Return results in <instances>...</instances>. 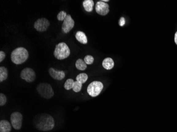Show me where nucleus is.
I'll use <instances>...</instances> for the list:
<instances>
[{
	"label": "nucleus",
	"mask_w": 177,
	"mask_h": 132,
	"mask_svg": "<svg viewBox=\"0 0 177 132\" xmlns=\"http://www.w3.org/2000/svg\"><path fill=\"white\" fill-rule=\"evenodd\" d=\"M33 123L35 128L41 131L52 130L55 126L54 119L47 114L37 115L34 117Z\"/></svg>",
	"instance_id": "nucleus-1"
},
{
	"label": "nucleus",
	"mask_w": 177,
	"mask_h": 132,
	"mask_svg": "<svg viewBox=\"0 0 177 132\" xmlns=\"http://www.w3.org/2000/svg\"><path fill=\"white\" fill-rule=\"evenodd\" d=\"M29 57L27 50L23 47L15 49L11 54V59L14 64H20L25 62Z\"/></svg>",
	"instance_id": "nucleus-2"
},
{
	"label": "nucleus",
	"mask_w": 177,
	"mask_h": 132,
	"mask_svg": "<svg viewBox=\"0 0 177 132\" xmlns=\"http://www.w3.org/2000/svg\"><path fill=\"white\" fill-rule=\"evenodd\" d=\"M70 50L68 46L64 42H60L56 46L54 55L59 60H63L69 57Z\"/></svg>",
	"instance_id": "nucleus-3"
},
{
	"label": "nucleus",
	"mask_w": 177,
	"mask_h": 132,
	"mask_svg": "<svg viewBox=\"0 0 177 132\" xmlns=\"http://www.w3.org/2000/svg\"><path fill=\"white\" fill-rule=\"evenodd\" d=\"M37 92L45 99H50L54 95L53 88L47 83H40L37 86Z\"/></svg>",
	"instance_id": "nucleus-4"
},
{
	"label": "nucleus",
	"mask_w": 177,
	"mask_h": 132,
	"mask_svg": "<svg viewBox=\"0 0 177 132\" xmlns=\"http://www.w3.org/2000/svg\"><path fill=\"white\" fill-rule=\"evenodd\" d=\"M103 84L100 82L94 81L89 85L87 88L88 94L91 97H97L103 90Z\"/></svg>",
	"instance_id": "nucleus-5"
},
{
	"label": "nucleus",
	"mask_w": 177,
	"mask_h": 132,
	"mask_svg": "<svg viewBox=\"0 0 177 132\" xmlns=\"http://www.w3.org/2000/svg\"><path fill=\"white\" fill-rule=\"evenodd\" d=\"M23 116L21 113L15 112L12 113L10 116V120L12 126L16 130H19L22 127Z\"/></svg>",
	"instance_id": "nucleus-6"
},
{
	"label": "nucleus",
	"mask_w": 177,
	"mask_h": 132,
	"mask_svg": "<svg viewBox=\"0 0 177 132\" xmlns=\"http://www.w3.org/2000/svg\"><path fill=\"white\" fill-rule=\"evenodd\" d=\"M20 77L28 82H32L35 80L36 75L34 70L30 68H25L22 70Z\"/></svg>",
	"instance_id": "nucleus-7"
},
{
	"label": "nucleus",
	"mask_w": 177,
	"mask_h": 132,
	"mask_svg": "<svg viewBox=\"0 0 177 132\" xmlns=\"http://www.w3.org/2000/svg\"><path fill=\"white\" fill-rule=\"evenodd\" d=\"M50 25V22L46 18H40L34 24V28L37 31L44 32L47 30Z\"/></svg>",
	"instance_id": "nucleus-8"
},
{
	"label": "nucleus",
	"mask_w": 177,
	"mask_h": 132,
	"mask_svg": "<svg viewBox=\"0 0 177 132\" xmlns=\"http://www.w3.org/2000/svg\"><path fill=\"white\" fill-rule=\"evenodd\" d=\"M74 21L71 17V16L68 14L63 21L62 26L63 32L65 33H69L71 30L74 28Z\"/></svg>",
	"instance_id": "nucleus-9"
},
{
	"label": "nucleus",
	"mask_w": 177,
	"mask_h": 132,
	"mask_svg": "<svg viewBox=\"0 0 177 132\" xmlns=\"http://www.w3.org/2000/svg\"><path fill=\"white\" fill-rule=\"evenodd\" d=\"M95 11L101 16H106L109 12V6L105 2L98 1L95 5Z\"/></svg>",
	"instance_id": "nucleus-10"
},
{
	"label": "nucleus",
	"mask_w": 177,
	"mask_h": 132,
	"mask_svg": "<svg viewBox=\"0 0 177 132\" xmlns=\"http://www.w3.org/2000/svg\"><path fill=\"white\" fill-rule=\"evenodd\" d=\"M49 74L53 79L57 80H62L65 77V74L63 71H57L53 68L49 69Z\"/></svg>",
	"instance_id": "nucleus-11"
},
{
	"label": "nucleus",
	"mask_w": 177,
	"mask_h": 132,
	"mask_svg": "<svg viewBox=\"0 0 177 132\" xmlns=\"http://www.w3.org/2000/svg\"><path fill=\"white\" fill-rule=\"evenodd\" d=\"M11 130V124L6 120L0 121V132H10Z\"/></svg>",
	"instance_id": "nucleus-12"
},
{
	"label": "nucleus",
	"mask_w": 177,
	"mask_h": 132,
	"mask_svg": "<svg viewBox=\"0 0 177 132\" xmlns=\"http://www.w3.org/2000/svg\"><path fill=\"white\" fill-rule=\"evenodd\" d=\"M75 38L79 42L81 43L82 44L86 45L88 43L87 37L86 36V34L82 31H78L75 34Z\"/></svg>",
	"instance_id": "nucleus-13"
},
{
	"label": "nucleus",
	"mask_w": 177,
	"mask_h": 132,
	"mask_svg": "<svg viewBox=\"0 0 177 132\" xmlns=\"http://www.w3.org/2000/svg\"><path fill=\"white\" fill-rule=\"evenodd\" d=\"M114 61L111 58H106L102 62V66L106 70H111L114 68Z\"/></svg>",
	"instance_id": "nucleus-14"
},
{
	"label": "nucleus",
	"mask_w": 177,
	"mask_h": 132,
	"mask_svg": "<svg viewBox=\"0 0 177 132\" xmlns=\"http://www.w3.org/2000/svg\"><path fill=\"white\" fill-rule=\"evenodd\" d=\"M94 6V2L92 0H84L83 2V6L87 12H92Z\"/></svg>",
	"instance_id": "nucleus-15"
},
{
	"label": "nucleus",
	"mask_w": 177,
	"mask_h": 132,
	"mask_svg": "<svg viewBox=\"0 0 177 132\" xmlns=\"http://www.w3.org/2000/svg\"><path fill=\"white\" fill-rule=\"evenodd\" d=\"M8 69L4 67H0V82H2L6 80L8 78Z\"/></svg>",
	"instance_id": "nucleus-16"
},
{
	"label": "nucleus",
	"mask_w": 177,
	"mask_h": 132,
	"mask_svg": "<svg viewBox=\"0 0 177 132\" xmlns=\"http://www.w3.org/2000/svg\"><path fill=\"white\" fill-rule=\"evenodd\" d=\"M75 67L78 70H84L87 67V64H86L84 60L81 59H79L75 63Z\"/></svg>",
	"instance_id": "nucleus-17"
},
{
	"label": "nucleus",
	"mask_w": 177,
	"mask_h": 132,
	"mask_svg": "<svg viewBox=\"0 0 177 132\" xmlns=\"http://www.w3.org/2000/svg\"><path fill=\"white\" fill-rule=\"evenodd\" d=\"M88 79V76L86 73H81L78 75V76H76V81L80 82L81 84L85 83L87 81Z\"/></svg>",
	"instance_id": "nucleus-18"
},
{
	"label": "nucleus",
	"mask_w": 177,
	"mask_h": 132,
	"mask_svg": "<svg viewBox=\"0 0 177 132\" xmlns=\"http://www.w3.org/2000/svg\"><path fill=\"white\" fill-rule=\"evenodd\" d=\"M74 81L73 79H67L65 82L64 87L65 89L67 90H71L73 87L74 86Z\"/></svg>",
	"instance_id": "nucleus-19"
},
{
	"label": "nucleus",
	"mask_w": 177,
	"mask_h": 132,
	"mask_svg": "<svg viewBox=\"0 0 177 132\" xmlns=\"http://www.w3.org/2000/svg\"><path fill=\"white\" fill-rule=\"evenodd\" d=\"M82 84L80 83V82H78V81H75L74 82V86L73 87V90L75 92V93H78L80 91L82 88Z\"/></svg>",
	"instance_id": "nucleus-20"
},
{
	"label": "nucleus",
	"mask_w": 177,
	"mask_h": 132,
	"mask_svg": "<svg viewBox=\"0 0 177 132\" xmlns=\"http://www.w3.org/2000/svg\"><path fill=\"white\" fill-rule=\"evenodd\" d=\"M84 62H86L87 64H88V65L92 64L94 62V57L92 56H90V55L86 56L84 59Z\"/></svg>",
	"instance_id": "nucleus-21"
},
{
	"label": "nucleus",
	"mask_w": 177,
	"mask_h": 132,
	"mask_svg": "<svg viewBox=\"0 0 177 132\" xmlns=\"http://www.w3.org/2000/svg\"><path fill=\"white\" fill-rule=\"evenodd\" d=\"M67 16V13H66V12L65 11H62L57 14V19L59 21H64Z\"/></svg>",
	"instance_id": "nucleus-22"
},
{
	"label": "nucleus",
	"mask_w": 177,
	"mask_h": 132,
	"mask_svg": "<svg viewBox=\"0 0 177 132\" xmlns=\"http://www.w3.org/2000/svg\"><path fill=\"white\" fill-rule=\"evenodd\" d=\"M7 101L6 97L3 94H0V106H4L6 104Z\"/></svg>",
	"instance_id": "nucleus-23"
},
{
	"label": "nucleus",
	"mask_w": 177,
	"mask_h": 132,
	"mask_svg": "<svg viewBox=\"0 0 177 132\" xmlns=\"http://www.w3.org/2000/svg\"><path fill=\"white\" fill-rule=\"evenodd\" d=\"M6 58V54L3 51H0V62H1L3 61Z\"/></svg>",
	"instance_id": "nucleus-24"
},
{
	"label": "nucleus",
	"mask_w": 177,
	"mask_h": 132,
	"mask_svg": "<svg viewBox=\"0 0 177 132\" xmlns=\"http://www.w3.org/2000/svg\"><path fill=\"white\" fill-rule=\"evenodd\" d=\"M119 25H121V27H123L125 25V20L124 18H121V19L119 20Z\"/></svg>",
	"instance_id": "nucleus-25"
},
{
	"label": "nucleus",
	"mask_w": 177,
	"mask_h": 132,
	"mask_svg": "<svg viewBox=\"0 0 177 132\" xmlns=\"http://www.w3.org/2000/svg\"><path fill=\"white\" fill-rule=\"evenodd\" d=\"M175 41L176 45H177V31L175 33Z\"/></svg>",
	"instance_id": "nucleus-26"
},
{
	"label": "nucleus",
	"mask_w": 177,
	"mask_h": 132,
	"mask_svg": "<svg viewBox=\"0 0 177 132\" xmlns=\"http://www.w3.org/2000/svg\"><path fill=\"white\" fill-rule=\"evenodd\" d=\"M102 2H109V0H102Z\"/></svg>",
	"instance_id": "nucleus-27"
}]
</instances>
